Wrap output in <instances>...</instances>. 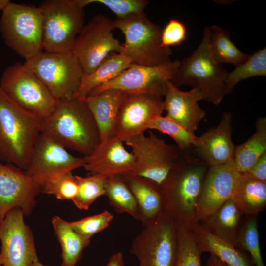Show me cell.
<instances>
[{"label":"cell","instance_id":"30","mask_svg":"<svg viewBox=\"0 0 266 266\" xmlns=\"http://www.w3.org/2000/svg\"><path fill=\"white\" fill-rule=\"evenodd\" d=\"M204 30L207 35L210 52L218 62L237 66L248 58L249 54L236 47L227 30L216 25L205 27Z\"/></svg>","mask_w":266,"mask_h":266},{"label":"cell","instance_id":"11","mask_svg":"<svg viewBox=\"0 0 266 266\" xmlns=\"http://www.w3.org/2000/svg\"><path fill=\"white\" fill-rule=\"evenodd\" d=\"M135 159L132 174L146 178L160 187L180 161L183 152L176 145L166 143L149 132L141 134L126 142Z\"/></svg>","mask_w":266,"mask_h":266},{"label":"cell","instance_id":"26","mask_svg":"<svg viewBox=\"0 0 266 266\" xmlns=\"http://www.w3.org/2000/svg\"><path fill=\"white\" fill-rule=\"evenodd\" d=\"M193 230L202 253L209 252L229 266H255L246 252L217 238L200 223Z\"/></svg>","mask_w":266,"mask_h":266},{"label":"cell","instance_id":"37","mask_svg":"<svg viewBox=\"0 0 266 266\" xmlns=\"http://www.w3.org/2000/svg\"><path fill=\"white\" fill-rule=\"evenodd\" d=\"M82 8L91 3L102 4L109 8L117 17L123 20L132 15L144 13L149 4L147 0H76Z\"/></svg>","mask_w":266,"mask_h":266},{"label":"cell","instance_id":"24","mask_svg":"<svg viewBox=\"0 0 266 266\" xmlns=\"http://www.w3.org/2000/svg\"><path fill=\"white\" fill-rule=\"evenodd\" d=\"M244 218L230 199L210 217L199 223L217 238L235 247Z\"/></svg>","mask_w":266,"mask_h":266},{"label":"cell","instance_id":"28","mask_svg":"<svg viewBox=\"0 0 266 266\" xmlns=\"http://www.w3.org/2000/svg\"><path fill=\"white\" fill-rule=\"evenodd\" d=\"M255 126L254 133L246 141L235 146L233 164L240 173L247 172L266 152V117H259Z\"/></svg>","mask_w":266,"mask_h":266},{"label":"cell","instance_id":"19","mask_svg":"<svg viewBox=\"0 0 266 266\" xmlns=\"http://www.w3.org/2000/svg\"><path fill=\"white\" fill-rule=\"evenodd\" d=\"M84 158L83 167L86 171L90 174L105 177L132 174L135 167L133 155L126 149L124 142L116 137L100 142Z\"/></svg>","mask_w":266,"mask_h":266},{"label":"cell","instance_id":"25","mask_svg":"<svg viewBox=\"0 0 266 266\" xmlns=\"http://www.w3.org/2000/svg\"><path fill=\"white\" fill-rule=\"evenodd\" d=\"M231 199L245 216H257L266 207V182L241 173Z\"/></svg>","mask_w":266,"mask_h":266},{"label":"cell","instance_id":"42","mask_svg":"<svg viewBox=\"0 0 266 266\" xmlns=\"http://www.w3.org/2000/svg\"><path fill=\"white\" fill-rule=\"evenodd\" d=\"M106 266H125L122 253L118 252L113 254L110 257Z\"/></svg>","mask_w":266,"mask_h":266},{"label":"cell","instance_id":"27","mask_svg":"<svg viewBox=\"0 0 266 266\" xmlns=\"http://www.w3.org/2000/svg\"><path fill=\"white\" fill-rule=\"evenodd\" d=\"M131 64V61L121 53H109L92 73L83 75L75 96H88L97 87L114 79Z\"/></svg>","mask_w":266,"mask_h":266},{"label":"cell","instance_id":"45","mask_svg":"<svg viewBox=\"0 0 266 266\" xmlns=\"http://www.w3.org/2000/svg\"><path fill=\"white\" fill-rule=\"evenodd\" d=\"M31 266H45L43 264H42L39 260H37L34 263H33Z\"/></svg>","mask_w":266,"mask_h":266},{"label":"cell","instance_id":"46","mask_svg":"<svg viewBox=\"0 0 266 266\" xmlns=\"http://www.w3.org/2000/svg\"><path fill=\"white\" fill-rule=\"evenodd\" d=\"M1 265H2V260H1V258L0 255V266H1Z\"/></svg>","mask_w":266,"mask_h":266},{"label":"cell","instance_id":"29","mask_svg":"<svg viewBox=\"0 0 266 266\" xmlns=\"http://www.w3.org/2000/svg\"><path fill=\"white\" fill-rule=\"evenodd\" d=\"M52 223L62 248L61 266H75L82 257L83 250L89 244L91 238L79 234L67 221L59 216L53 217Z\"/></svg>","mask_w":266,"mask_h":266},{"label":"cell","instance_id":"32","mask_svg":"<svg viewBox=\"0 0 266 266\" xmlns=\"http://www.w3.org/2000/svg\"><path fill=\"white\" fill-rule=\"evenodd\" d=\"M257 76H266V48L249 54L244 62L236 66L232 72H228L225 82L226 95L231 93L239 82Z\"/></svg>","mask_w":266,"mask_h":266},{"label":"cell","instance_id":"39","mask_svg":"<svg viewBox=\"0 0 266 266\" xmlns=\"http://www.w3.org/2000/svg\"><path fill=\"white\" fill-rule=\"evenodd\" d=\"M113 218V214L105 210L98 214L68 222L69 226L79 234L91 238L95 234L107 228Z\"/></svg>","mask_w":266,"mask_h":266},{"label":"cell","instance_id":"44","mask_svg":"<svg viewBox=\"0 0 266 266\" xmlns=\"http://www.w3.org/2000/svg\"><path fill=\"white\" fill-rule=\"evenodd\" d=\"M10 2L9 0H0V11L3 12Z\"/></svg>","mask_w":266,"mask_h":266},{"label":"cell","instance_id":"38","mask_svg":"<svg viewBox=\"0 0 266 266\" xmlns=\"http://www.w3.org/2000/svg\"><path fill=\"white\" fill-rule=\"evenodd\" d=\"M41 190L59 200H72L77 194L78 184L76 175L69 171L52 177L43 184Z\"/></svg>","mask_w":266,"mask_h":266},{"label":"cell","instance_id":"1","mask_svg":"<svg viewBox=\"0 0 266 266\" xmlns=\"http://www.w3.org/2000/svg\"><path fill=\"white\" fill-rule=\"evenodd\" d=\"M41 133L65 148L85 156L100 143L99 130L92 113L76 96L59 100L54 111L42 119Z\"/></svg>","mask_w":266,"mask_h":266},{"label":"cell","instance_id":"9","mask_svg":"<svg viewBox=\"0 0 266 266\" xmlns=\"http://www.w3.org/2000/svg\"><path fill=\"white\" fill-rule=\"evenodd\" d=\"M24 64L58 100L74 97L84 75L79 60L71 51L42 52Z\"/></svg>","mask_w":266,"mask_h":266},{"label":"cell","instance_id":"41","mask_svg":"<svg viewBox=\"0 0 266 266\" xmlns=\"http://www.w3.org/2000/svg\"><path fill=\"white\" fill-rule=\"evenodd\" d=\"M246 173L255 178L266 182V152L258 159Z\"/></svg>","mask_w":266,"mask_h":266},{"label":"cell","instance_id":"43","mask_svg":"<svg viewBox=\"0 0 266 266\" xmlns=\"http://www.w3.org/2000/svg\"><path fill=\"white\" fill-rule=\"evenodd\" d=\"M206 266H229L214 255L211 254L208 259Z\"/></svg>","mask_w":266,"mask_h":266},{"label":"cell","instance_id":"3","mask_svg":"<svg viewBox=\"0 0 266 266\" xmlns=\"http://www.w3.org/2000/svg\"><path fill=\"white\" fill-rule=\"evenodd\" d=\"M42 119L20 107L0 87V160L27 168Z\"/></svg>","mask_w":266,"mask_h":266},{"label":"cell","instance_id":"7","mask_svg":"<svg viewBox=\"0 0 266 266\" xmlns=\"http://www.w3.org/2000/svg\"><path fill=\"white\" fill-rule=\"evenodd\" d=\"M178 222L164 210L152 222L143 226L133 241L130 254L139 266H173L178 248Z\"/></svg>","mask_w":266,"mask_h":266},{"label":"cell","instance_id":"4","mask_svg":"<svg viewBox=\"0 0 266 266\" xmlns=\"http://www.w3.org/2000/svg\"><path fill=\"white\" fill-rule=\"evenodd\" d=\"M228 72L223 65L213 57L206 33L197 48L181 61L176 73L170 81L177 87L189 85L198 89L202 100L219 105L225 93Z\"/></svg>","mask_w":266,"mask_h":266},{"label":"cell","instance_id":"40","mask_svg":"<svg viewBox=\"0 0 266 266\" xmlns=\"http://www.w3.org/2000/svg\"><path fill=\"white\" fill-rule=\"evenodd\" d=\"M187 33L186 27L182 21L171 18L162 30V45L170 48L172 46H178L185 40Z\"/></svg>","mask_w":266,"mask_h":266},{"label":"cell","instance_id":"35","mask_svg":"<svg viewBox=\"0 0 266 266\" xmlns=\"http://www.w3.org/2000/svg\"><path fill=\"white\" fill-rule=\"evenodd\" d=\"M235 247L249 253L255 266H265L259 244L257 216H245Z\"/></svg>","mask_w":266,"mask_h":266},{"label":"cell","instance_id":"16","mask_svg":"<svg viewBox=\"0 0 266 266\" xmlns=\"http://www.w3.org/2000/svg\"><path fill=\"white\" fill-rule=\"evenodd\" d=\"M162 97L146 94H128L121 103L116 121V137L124 143L149 129L162 115Z\"/></svg>","mask_w":266,"mask_h":266},{"label":"cell","instance_id":"34","mask_svg":"<svg viewBox=\"0 0 266 266\" xmlns=\"http://www.w3.org/2000/svg\"><path fill=\"white\" fill-rule=\"evenodd\" d=\"M177 233L178 248L173 266H202V253L193 229L178 223Z\"/></svg>","mask_w":266,"mask_h":266},{"label":"cell","instance_id":"6","mask_svg":"<svg viewBox=\"0 0 266 266\" xmlns=\"http://www.w3.org/2000/svg\"><path fill=\"white\" fill-rule=\"evenodd\" d=\"M0 32L5 45L25 61L43 52V15L38 6L10 2L2 12Z\"/></svg>","mask_w":266,"mask_h":266},{"label":"cell","instance_id":"33","mask_svg":"<svg viewBox=\"0 0 266 266\" xmlns=\"http://www.w3.org/2000/svg\"><path fill=\"white\" fill-rule=\"evenodd\" d=\"M149 129L156 130L171 137L182 152L191 153L200 145L199 137L166 115L159 116L151 123Z\"/></svg>","mask_w":266,"mask_h":266},{"label":"cell","instance_id":"14","mask_svg":"<svg viewBox=\"0 0 266 266\" xmlns=\"http://www.w3.org/2000/svg\"><path fill=\"white\" fill-rule=\"evenodd\" d=\"M19 208L9 210L0 223L3 266H31L38 260L33 233Z\"/></svg>","mask_w":266,"mask_h":266},{"label":"cell","instance_id":"36","mask_svg":"<svg viewBox=\"0 0 266 266\" xmlns=\"http://www.w3.org/2000/svg\"><path fill=\"white\" fill-rule=\"evenodd\" d=\"M78 191L72 200L79 209L87 210L99 197L105 195V177L98 174H90L86 177L76 175Z\"/></svg>","mask_w":266,"mask_h":266},{"label":"cell","instance_id":"18","mask_svg":"<svg viewBox=\"0 0 266 266\" xmlns=\"http://www.w3.org/2000/svg\"><path fill=\"white\" fill-rule=\"evenodd\" d=\"M240 174L235 169L233 161L209 167L197 208L199 223L210 217L231 199Z\"/></svg>","mask_w":266,"mask_h":266},{"label":"cell","instance_id":"8","mask_svg":"<svg viewBox=\"0 0 266 266\" xmlns=\"http://www.w3.org/2000/svg\"><path fill=\"white\" fill-rule=\"evenodd\" d=\"M38 7L43 15V49L48 52L71 51L84 26V8L76 0H46Z\"/></svg>","mask_w":266,"mask_h":266},{"label":"cell","instance_id":"22","mask_svg":"<svg viewBox=\"0 0 266 266\" xmlns=\"http://www.w3.org/2000/svg\"><path fill=\"white\" fill-rule=\"evenodd\" d=\"M128 94L109 90L94 96L78 97L87 106L97 124L100 142L116 137V125L120 106Z\"/></svg>","mask_w":266,"mask_h":266},{"label":"cell","instance_id":"10","mask_svg":"<svg viewBox=\"0 0 266 266\" xmlns=\"http://www.w3.org/2000/svg\"><path fill=\"white\" fill-rule=\"evenodd\" d=\"M0 87L18 105L42 119L54 111L59 101L24 63L16 62L4 70Z\"/></svg>","mask_w":266,"mask_h":266},{"label":"cell","instance_id":"5","mask_svg":"<svg viewBox=\"0 0 266 266\" xmlns=\"http://www.w3.org/2000/svg\"><path fill=\"white\" fill-rule=\"evenodd\" d=\"M115 29L124 34L121 53L132 64L157 66L168 63L172 51L161 44V27L150 20L144 13L135 14L123 20H113Z\"/></svg>","mask_w":266,"mask_h":266},{"label":"cell","instance_id":"17","mask_svg":"<svg viewBox=\"0 0 266 266\" xmlns=\"http://www.w3.org/2000/svg\"><path fill=\"white\" fill-rule=\"evenodd\" d=\"M40 187L24 171L9 164L0 162V223L14 208L30 215L36 204Z\"/></svg>","mask_w":266,"mask_h":266},{"label":"cell","instance_id":"12","mask_svg":"<svg viewBox=\"0 0 266 266\" xmlns=\"http://www.w3.org/2000/svg\"><path fill=\"white\" fill-rule=\"evenodd\" d=\"M113 20L97 14L84 25L71 52L79 60L84 75L92 73L110 53H121L122 47L115 38Z\"/></svg>","mask_w":266,"mask_h":266},{"label":"cell","instance_id":"20","mask_svg":"<svg viewBox=\"0 0 266 266\" xmlns=\"http://www.w3.org/2000/svg\"><path fill=\"white\" fill-rule=\"evenodd\" d=\"M232 118L230 112H223L218 125L199 137L200 145L193 153L209 166L223 165L233 160L236 146L232 140Z\"/></svg>","mask_w":266,"mask_h":266},{"label":"cell","instance_id":"13","mask_svg":"<svg viewBox=\"0 0 266 266\" xmlns=\"http://www.w3.org/2000/svg\"><path fill=\"white\" fill-rule=\"evenodd\" d=\"M181 61L157 66L134 64L122 71L114 79L94 89L88 96H94L109 90H118L127 94H146L164 97L168 83L178 68Z\"/></svg>","mask_w":266,"mask_h":266},{"label":"cell","instance_id":"15","mask_svg":"<svg viewBox=\"0 0 266 266\" xmlns=\"http://www.w3.org/2000/svg\"><path fill=\"white\" fill-rule=\"evenodd\" d=\"M85 162L84 157L71 155L64 147L41 133L24 172L41 188L52 177L72 172L83 166Z\"/></svg>","mask_w":266,"mask_h":266},{"label":"cell","instance_id":"21","mask_svg":"<svg viewBox=\"0 0 266 266\" xmlns=\"http://www.w3.org/2000/svg\"><path fill=\"white\" fill-rule=\"evenodd\" d=\"M164 97L163 110L166 115L195 133L206 115V111L199 105L202 100L200 91L194 88L189 91H182L169 81Z\"/></svg>","mask_w":266,"mask_h":266},{"label":"cell","instance_id":"31","mask_svg":"<svg viewBox=\"0 0 266 266\" xmlns=\"http://www.w3.org/2000/svg\"><path fill=\"white\" fill-rule=\"evenodd\" d=\"M104 187L110 205L118 213H126L140 221L137 202L122 175L106 177Z\"/></svg>","mask_w":266,"mask_h":266},{"label":"cell","instance_id":"23","mask_svg":"<svg viewBox=\"0 0 266 266\" xmlns=\"http://www.w3.org/2000/svg\"><path fill=\"white\" fill-rule=\"evenodd\" d=\"M135 197L142 227L154 220L164 210L159 187L154 182L133 174L122 175Z\"/></svg>","mask_w":266,"mask_h":266},{"label":"cell","instance_id":"2","mask_svg":"<svg viewBox=\"0 0 266 266\" xmlns=\"http://www.w3.org/2000/svg\"><path fill=\"white\" fill-rule=\"evenodd\" d=\"M209 167L191 153L183 152L177 165L159 187L165 209L191 229L199 224L197 208Z\"/></svg>","mask_w":266,"mask_h":266}]
</instances>
